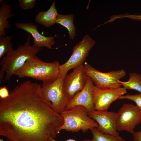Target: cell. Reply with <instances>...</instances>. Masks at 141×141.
<instances>
[{"instance_id":"16","label":"cell","mask_w":141,"mask_h":141,"mask_svg":"<svg viewBox=\"0 0 141 141\" xmlns=\"http://www.w3.org/2000/svg\"><path fill=\"white\" fill-rule=\"evenodd\" d=\"M74 16L72 14L63 15L58 14L56 23L59 24L68 30L69 38L73 39L76 36L75 27L73 23Z\"/></svg>"},{"instance_id":"4","label":"cell","mask_w":141,"mask_h":141,"mask_svg":"<svg viewBox=\"0 0 141 141\" xmlns=\"http://www.w3.org/2000/svg\"><path fill=\"white\" fill-rule=\"evenodd\" d=\"M88 112L85 107L81 105L62 112L60 114L63 118L64 122L58 130L57 134L62 130L73 132L81 130L85 133L89 130L96 128L97 123L88 116Z\"/></svg>"},{"instance_id":"5","label":"cell","mask_w":141,"mask_h":141,"mask_svg":"<svg viewBox=\"0 0 141 141\" xmlns=\"http://www.w3.org/2000/svg\"><path fill=\"white\" fill-rule=\"evenodd\" d=\"M63 79L60 76L52 83L42 84L40 89L44 98L51 103L54 110L60 114L65 110L70 99L64 90Z\"/></svg>"},{"instance_id":"24","label":"cell","mask_w":141,"mask_h":141,"mask_svg":"<svg viewBox=\"0 0 141 141\" xmlns=\"http://www.w3.org/2000/svg\"><path fill=\"white\" fill-rule=\"evenodd\" d=\"M125 15H113L112 17H111L110 18V20L109 21L107 22H105L104 24H105L106 23L110 22H113V20H114L115 19L118 18H121L123 17H125Z\"/></svg>"},{"instance_id":"22","label":"cell","mask_w":141,"mask_h":141,"mask_svg":"<svg viewBox=\"0 0 141 141\" xmlns=\"http://www.w3.org/2000/svg\"><path fill=\"white\" fill-rule=\"evenodd\" d=\"M8 89L5 86L0 87V99H5L8 98L9 96Z\"/></svg>"},{"instance_id":"15","label":"cell","mask_w":141,"mask_h":141,"mask_svg":"<svg viewBox=\"0 0 141 141\" xmlns=\"http://www.w3.org/2000/svg\"><path fill=\"white\" fill-rule=\"evenodd\" d=\"M0 2L2 4L0 8V36H5V29L10 27V22L7 19L14 16V14L11 13L10 4H7L2 0Z\"/></svg>"},{"instance_id":"10","label":"cell","mask_w":141,"mask_h":141,"mask_svg":"<svg viewBox=\"0 0 141 141\" xmlns=\"http://www.w3.org/2000/svg\"><path fill=\"white\" fill-rule=\"evenodd\" d=\"M88 77L83 64L73 69L72 72L65 76L63 80V89L70 99L84 88Z\"/></svg>"},{"instance_id":"2","label":"cell","mask_w":141,"mask_h":141,"mask_svg":"<svg viewBox=\"0 0 141 141\" xmlns=\"http://www.w3.org/2000/svg\"><path fill=\"white\" fill-rule=\"evenodd\" d=\"M30 35L23 44L17 46V49H13L12 44L10 42L6 55L1 60L0 66V83L4 79L9 80L24 65L26 61L32 56L36 55L41 48H36L31 45Z\"/></svg>"},{"instance_id":"12","label":"cell","mask_w":141,"mask_h":141,"mask_svg":"<svg viewBox=\"0 0 141 141\" xmlns=\"http://www.w3.org/2000/svg\"><path fill=\"white\" fill-rule=\"evenodd\" d=\"M94 85L93 80L88 76L87 83L84 88L70 99L65 110H69L78 105L85 107L88 112L95 110L92 93V88Z\"/></svg>"},{"instance_id":"20","label":"cell","mask_w":141,"mask_h":141,"mask_svg":"<svg viewBox=\"0 0 141 141\" xmlns=\"http://www.w3.org/2000/svg\"><path fill=\"white\" fill-rule=\"evenodd\" d=\"M126 99L134 101L136 106L141 109V93L134 95L127 94L121 96L119 99Z\"/></svg>"},{"instance_id":"3","label":"cell","mask_w":141,"mask_h":141,"mask_svg":"<svg viewBox=\"0 0 141 141\" xmlns=\"http://www.w3.org/2000/svg\"><path fill=\"white\" fill-rule=\"evenodd\" d=\"M60 65L57 61L46 62L34 55L28 59L15 75L19 78L26 77L40 80L42 84L49 83L60 76Z\"/></svg>"},{"instance_id":"6","label":"cell","mask_w":141,"mask_h":141,"mask_svg":"<svg viewBox=\"0 0 141 141\" xmlns=\"http://www.w3.org/2000/svg\"><path fill=\"white\" fill-rule=\"evenodd\" d=\"M95 43V41L89 35H85L82 40L74 46L72 54L68 61L60 65V76L64 78L70 69L83 64Z\"/></svg>"},{"instance_id":"8","label":"cell","mask_w":141,"mask_h":141,"mask_svg":"<svg viewBox=\"0 0 141 141\" xmlns=\"http://www.w3.org/2000/svg\"><path fill=\"white\" fill-rule=\"evenodd\" d=\"M117 113V131H125L133 134L135 127L141 123V109L132 104L124 103Z\"/></svg>"},{"instance_id":"23","label":"cell","mask_w":141,"mask_h":141,"mask_svg":"<svg viewBox=\"0 0 141 141\" xmlns=\"http://www.w3.org/2000/svg\"><path fill=\"white\" fill-rule=\"evenodd\" d=\"M133 141H141V130L132 134Z\"/></svg>"},{"instance_id":"26","label":"cell","mask_w":141,"mask_h":141,"mask_svg":"<svg viewBox=\"0 0 141 141\" xmlns=\"http://www.w3.org/2000/svg\"><path fill=\"white\" fill-rule=\"evenodd\" d=\"M48 141H60L57 140L55 139V138H49L48 139ZM66 141H78L74 139H67ZM92 141L91 140L89 139H86L84 140H83L81 141Z\"/></svg>"},{"instance_id":"27","label":"cell","mask_w":141,"mask_h":141,"mask_svg":"<svg viewBox=\"0 0 141 141\" xmlns=\"http://www.w3.org/2000/svg\"><path fill=\"white\" fill-rule=\"evenodd\" d=\"M0 141H5L4 140L2 139L1 138L0 139ZM9 141H11L9 140Z\"/></svg>"},{"instance_id":"9","label":"cell","mask_w":141,"mask_h":141,"mask_svg":"<svg viewBox=\"0 0 141 141\" xmlns=\"http://www.w3.org/2000/svg\"><path fill=\"white\" fill-rule=\"evenodd\" d=\"M127 92L126 90L123 87L101 89L97 87L94 84L92 93L95 110H107L112 103Z\"/></svg>"},{"instance_id":"14","label":"cell","mask_w":141,"mask_h":141,"mask_svg":"<svg viewBox=\"0 0 141 141\" xmlns=\"http://www.w3.org/2000/svg\"><path fill=\"white\" fill-rule=\"evenodd\" d=\"M55 2H53L47 11H40L35 17L36 22L46 27L54 25L58 14L55 8Z\"/></svg>"},{"instance_id":"18","label":"cell","mask_w":141,"mask_h":141,"mask_svg":"<svg viewBox=\"0 0 141 141\" xmlns=\"http://www.w3.org/2000/svg\"><path fill=\"white\" fill-rule=\"evenodd\" d=\"M90 130L93 136L92 141H125L120 136L103 133L98 131L96 128H92Z\"/></svg>"},{"instance_id":"13","label":"cell","mask_w":141,"mask_h":141,"mask_svg":"<svg viewBox=\"0 0 141 141\" xmlns=\"http://www.w3.org/2000/svg\"><path fill=\"white\" fill-rule=\"evenodd\" d=\"M15 26L17 28L22 29L32 36L34 39L33 45L36 48L46 47L50 49L55 43V36L47 37L41 34L37 30V25L32 22H17Z\"/></svg>"},{"instance_id":"21","label":"cell","mask_w":141,"mask_h":141,"mask_svg":"<svg viewBox=\"0 0 141 141\" xmlns=\"http://www.w3.org/2000/svg\"><path fill=\"white\" fill-rule=\"evenodd\" d=\"M36 2V0H19V6L23 10L30 9L34 7Z\"/></svg>"},{"instance_id":"7","label":"cell","mask_w":141,"mask_h":141,"mask_svg":"<svg viewBox=\"0 0 141 141\" xmlns=\"http://www.w3.org/2000/svg\"><path fill=\"white\" fill-rule=\"evenodd\" d=\"M84 68L88 76L93 80L94 85L101 89H117L121 87L120 81L126 74L123 69L103 73L96 69L85 62Z\"/></svg>"},{"instance_id":"17","label":"cell","mask_w":141,"mask_h":141,"mask_svg":"<svg viewBox=\"0 0 141 141\" xmlns=\"http://www.w3.org/2000/svg\"><path fill=\"white\" fill-rule=\"evenodd\" d=\"M130 77L126 82L120 81L121 86L126 90H134L141 93V74L136 73H129Z\"/></svg>"},{"instance_id":"19","label":"cell","mask_w":141,"mask_h":141,"mask_svg":"<svg viewBox=\"0 0 141 141\" xmlns=\"http://www.w3.org/2000/svg\"><path fill=\"white\" fill-rule=\"evenodd\" d=\"M13 38L11 35L6 37L0 36V59L7 53L9 45Z\"/></svg>"},{"instance_id":"11","label":"cell","mask_w":141,"mask_h":141,"mask_svg":"<svg viewBox=\"0 0 141 141\" xmlns=\"http://www.w3.org/2000/svg\"><path fill=\"white\" fill-rule=\"evenodd\" d=\"M88 115L97 123L96 128L100 132L115 136H120L116 126L117 113L95 110L88 112Z\"/></svg>"},{"instance_id":"25","label":"cell","mask_w":141,"mask_h":141,"mask_svg":"<svg viewBox=\"0 0 141 141\" xmlns=\"http://www.w3.org/2000/svg\"><path fill=\"white\" fill-rule=\"evenodd\" d=\"M127 17L135 20L141 21V15H137L135 14L129 15L127 16Z\"/></svg>"},{"instance_id":"1","label":"cell","mask_w":141,"mask_h":141,"mask_svg":"<svg viewBox=\"0 0 141 141\" xmlns=\"http://www.w3.org/2000/svg\"><path fill=\"white\" fill-rule=\"evenodd\" d=\"M30 80L16 86L9 96L0 99V135L11 141H48L55 138L64 122Z\"/></svg>"}]
</instances>
